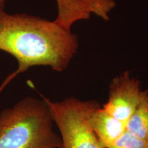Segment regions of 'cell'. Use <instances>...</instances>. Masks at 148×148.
<instances>
[{
    "label": "cell",
    "mask_w": 148,
    "mask_h": 148,
    "mask_svg": "<svg viewBox=\"0 0 148 148\" xmlns=\"http://www.w3.org/2000/svg\"><path fill=\"white\" fill-rule=\"evenodd\" d=\"M78 48L77 36L55 21L26 14L0 12V50L16 59L18 68L4 82L35 66L62 72Z\"/></svg>",
    "instance_id": "1"
},
{
    "label": "cell",
    "mask_w": 148,
    "mask_h": 148,
    "mask_svg": "<svg viewBox=\"0 0 148 148\" xmlns=\"http://www.w3.org/2000/svg\"><path fill=\"white\" fill-rule=\"evenodd\" d=\"M43 99L26 97L0 111V148H62Z\"/></svg>",
    "instance_id": "2"
},
{
    "label": "cell",
    "mask_w": 148,
    "mask_h": 148,
    "mask_svg": "<svg viewBox=\"0 0 148 148\" xmlns=\"http://www.w3.org/2000/svg\"><path fill=\"white\" fill-rule=\"evenodd\" d=\"M42 98L60 131L62 148H105L90 123L92 112L100 106L97 101L75 97L52 101L42 95Z\"/></svg>",
    "instance_id": "3"
},
{
    "label": "cell",
    "mask_w": 148,
    "mask_h": 148,
    "mask_svg": "<svg viewBox=\"0 0 148 148\" xmlns=\"http://www.w3.org/2000/svg\"><path fill=\"white\" fill-rule=\"evenodd\" d=\"M140 82L125 71L112 79L108 99L102 108L107 113L125 124L132 115L140 100Z\"/></svg>",
    "instance_id": "4"
},
{
    "label": "cell",
    "mask_w": 148,
    "mask_h": 148,
    "mask_svg": "<svg viewBox=\"0 0 148 148\" xmlns=\"http://www.w3.org/2000/svg\"><path fill=\"white\" fill-rule=\"evenodd\" d=\"M91 127L100 143L108 148L126 130V124L105 111L101 106L92 112L90 117Z\"/></svg>",
    "instance_id": "5"
},
{
    "label": "cell",
    "mask_w": 148,
    "mask_h": 148,
    "mask_svg": "<svg viewBox=\"0 0 148 148\" xmlns=\"http://www.w3.org/2000/svg\"><path fill=\"white\" fill-rule=\"evenodd\" d=\"M126 130L148 143V92L142 90L137 106L126 123Z\"/></svg>",
    "instance_id": "6"
},
{
    "label": "cell",
    "mask_w": 148,
    "mask_h": 148,
    "mask_svg": "<svg viewBox=\"0 0 148 148\" xmlns=\"http://www.w3.org/2000/svg\"><path fill=\"white\" fill-rule=\"evenodd\" d=\"M108 148H148V143L125 130Z\"/></svg>",
    "instance_id": "7"
},
{
    "label": "cell",
    "mask_w": 148,
    "mask_h": 148,
    "mask_svg": "<svg viewBox=\"0 0 148 148\" xmlns=\"http://www.w3.org/2000/svg\"><path fill=\"white\" fill-rule=\"evenodd\" d=\"M90 13L105 17L112 7V0H79Z\"/></svg>",
    "instance_id": "8"
},
{
    "label": "cell",
    "mask_w": 148,
    "mask_h": 148,
    "mask_svg": "<svg viewBox=\"0 0 148 148\" xmlns=\"http://www.w3.org/2000/svg\"><path fill=\"white\" fill-rule=\"evenodd\" d=\"M5 1H6V0H0V12H3V11Z\"/></svg>",
    "instance_id": "9"
}]
</instances>
